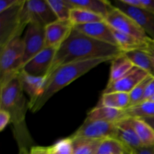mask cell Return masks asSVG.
Masks as SVG:
<instances>
[{
	"label": "cell",
	"mask_w": 154,
	"mask_h": 154,
	"mask_svg": "<svg viewBox=\"0 0 154 154\" xmlns=\"http://www.w3.org/2000/svg\"><path fill=\"white\" fill-rule=\"evenodd\" d=\"M105 21L115 31L135 36L142 40H149L144 30L128 14L114 7L105 18Z\"/></svg>",
	"instance_id": "52a82bcc"
},
{
	"label": "cell",
	"mask_w": 154,
	"mask_h": 154,
	"mask_svg": "<svg viewBox=\"0 0 154 154\" xmlns=\"http://www.w3.org/2000/svg\"><path fill=\"white\" fill-rule=\"evenodd\" d=\"M135 67L132 62L124 55V54L114 58L111 61L109 80L107 85L119 81L127 75Z\"/></svg>",
	"instance_id": "ffe728a7"
},
{
	"label": "cell",
	"mask_w": 154,
	"mask_h": 154,
	"mask_svg": "<svg viewBox=\"0 0 154 154\" xmlns=\"http://www.w3.org/2000/svg\"><path fill=\"white\" fill-rule=\"evenodd\" d=\"M112 60L111 59L105 58L96 59L69 63L56 69L51 75L47 77L43 92L34 105L32 107L30 111L32 113L38 111L57 92L69 86L71 83L87 74L96 66L106 62H111Z\"/></svg>",
	"instance_id": "3957f363"
},
{
	"label": "cell",
	"mask_w": 154,
	"mask_h": 154,
	"mask_svg": "<svg viewBox=\"0 0 154 154\" xmlns=\"http://www.w3.org/2000/svg\"><path fill=\"white\" fill-rule=\"evenodd\" d=\"M148 76H150L148 73L138 68L134 67L132 71H130L121 79L113 84L107 85L102 93H114V92L130 93L138 84H139Z\"/></svg>",
	"instance_id": "4fadbf2b"
},
{
	"label": "cell",
	"mask_w": 154,
	"mask_h": 154,
	"mask_svg": "<svg viewBox=\"0 0 154 154\" xmlns=\"http://www.w3.org/2000/svg\"><path fill=\"white\" fill-rule=\"evenodd\" d=\"M74 26L69 20H57L45 27V48H57L66 41Z\"/></svg>",
	"instance_id": "5bb4252c"
},
{
	"label": "cell",
	"mask_w": 154,
	"mask_h": 154,
	"mask_svg": "<svg viewBox=\"0 0 154 154\" xmlns=\"http://www.w3.org/2000/svg\"><path fill=\"white\" fill-rule=\"evenodd\" d=\"M25 0L0 13V48L17 37H21L29 23L24 13Z\"/></svg>",
	"instance_id": "5b68a950"
},
{
	"label": "cell",
	"mask_w": 154,
	"mask_h": 154,
	"mask_svg": "<svg viewBox=\"0 0 154 154\" xmlns=\"http://www.w3.org/2000/svg\"><path fill=\"white\" fill-rule=\"evenodd\" d=\"M129 150H131L132 154H154V147H142L138 149H135V150H131V149Z\"/></svg>",
	"instance_id": "d590c367"
},
{
	"label": "cell",
	"mask_w": 154,
	"mask_h": 154,
	"mask_svg": "<svg viewBox=\"0 0 154 154\" xmlns=\"http://www.w3.org/2000/svg\"><path fill=\"white\" fill-rule=\"evenodd\" d=\"M72 8H81L105 18L114 8L111 2L106 0H68Z\"/></svg>",
	"instance_id": "e0dca14e"
},
{
	"label": "cell",
	"mask_w": 154,
	"mask_h": 154,
	"mask_svg": "<svg viewBox=\"0 0 154 154\" xmlns=\"http://www.w3.org/2000/svg\"><path fill=\"white\" fill-rule=\"evenodd\" d=\"M114 37L117 42L118 47L123 53L137 50H146L151 38L149 40H142L130 35L119 32L113 29Z\"/></svg>",
	"instance_id": "d6986e66"
},
{
	"label": "cell",
	"mask_w": 154,
	"mask_h": 154,
	"mask_svg": "<svg viewBox=\"0 0 154 154\" xmlns=\"http://www.w3.org/2000/svg\"><path fill=\"white\" fill-rule=\"evenodd\" d=\"M153 78H154V77L150 76V75L147 77V78H146L144 81H142L139 84H138L132 90V91L129 93L130 104H129V108L135 106V105H138V104L142 102L146 88H147V85H148V84L150 83V81H151Z\"/></svg>",
	"instance_id": "f1b7e54d"
},
{
	"label": "cell",
	"mask_w": 154,
	"mask_h": 154,
	"mask_svg": "<svg viewBox=\"0 0 154 154\" xmlns=\"http://www.w3.org/2000/svg\"><path fill=\"white\" fill-rule=\"evenodd\" d=\"M129 93L114 92L102 93L98 106H105L119 110H126L129 107Z\"/></svg>",
	"instance_id": "7402d4cb"
},
{
	"label": "cell",
	"mask_w": 154,
	"mask_h": 154,
	"mask_svg": "<svg viewBox=\"0 0 154 154\" xmlns=\"http://www.w3.org/2000/svg\"><path fill=\"white\" fill-rule=\"evenodd\" d=\"M23 38L24 45L23 66L45 48V27L37 23H29Z\"/></svg>",
	"instance_id": "ba28073f"
},
{
	"label": "cell",
	"mask_w": 154,
	"mask_h": 154,
	"mask_svg": "<svg viewBox=\"0 0 154 154\" xmlns=\"http://www.w3.org/2000/svg\"><path fill=\"white\" fill-rule=\"evenodd\" d=\"M71 139L72 141V154H96L98 147L102 141L87 138Z\"/></svg>",
	"instance_id": "d4e9b609"
},
{
	"label": "cell",
	"mask_w": 154,
	"mask_h": 154,
	"mask_svg": "<svg viewBox=\"0 0 154 154\" xmlns=\"http://www.w3.org/2000/svg\"><path fill=\"white\" fill-rule=\"evenodd\" d=\"M22 0H1L0 1V13L19 4Z\"/></svg>",
	"instance_id": "836d02e7"
},
{
	"label": "cell",
	"mask_w": 154,
	"mask_h": 154,
	"mask_svg": "<svg viewBox=\"0 0 154 154\" xmlns=\"http://www.w3.org/2000/svg\"><path fill=\"white\" fill-rule=\"evenodd\" d=\"M122 54L118 47L95 40L73 28L69 37L59 47L47 77L63 65L96 59L114 60Z\"/></svg>",
	"instance_id": "6da1fadb"
},
{
	"label": "cell",
	"mask_w": 154,
	"mask_h": 154,
	"mask_svg": "<svg viewBox=\"0 0 154 154\" xmlns=\"http://www.w3.org/2000/svg\"><path fill=\"white\" fill-rule=\"evenodd\" d=\"M23 38L17 37L0 48V87L19 75L23 57Z\"/></svg>",
	"instance_id": "277c9868"
},
{
	"label": "cell",
	"mask_w": 154,
	"mask_h": 154,
	"mask_svg": "<svg viewBox=\"0 0 154 154\" xmlns=\"http://www.w3.org/2000/svg\"><path fill=\"white\" fill-rule=\"evenodd\" d=\"M130 121L143 147H154V129L153 128L141 118H130Z\"/></svg>",
	"instance_id": "44dd1931"
},
{
	"label": "cell",
	"mask_w": 154,
	"mask_h": 154,
	"mask_svg": "<svg viewBox=\"0 0 154 154\" xmlns=\"http://www.w3.org/2000/svg\"><path fill=\"white\" fill-rule=\"evenodd\" d=\"M111 3L114 7L130 16L144 30L147 35L152 40H154V13L127 5L121 0H114L113 2H111Z\"/></svg>",
	"instance_id": "8fae6325"
},
{
	"label": "cell",
	"mask_w": 154,
	"mask_h": 154,
	"mask_svg": "<svg viewBox=\"0 0 154 154\" xmlns=\"http://www.w3.org/2000/svg\"><path fill=\"white\" fill-rule=\"evenodd\" d=\"M48 2L58 20H69L72 7L68 0H48Z\"/></svg>",
	"instance_id": "83f0119b"
},
{
	"label": "cell",
	"mask_w": 154,
	"mask_h": 154,
	"mask_svg": "<svg viewBox=\"0 0 154 154\" xmlns=\"http://www.w3.org/2000/svg\"><path fill=\"white\" fill-rule=\"evenodd\" d=\"M0 109L10 114L14 136L19 149H29L32 143L26 124V113L29 109V102L24 96L19 75L0 87Z\"/></svg>",
	"instance_id": "7a4b0ae2"
},
{
	"label": "cell",
	"mask_w": 154,
	"mask_h": 154,
	"mask_svg": "<svg viewBox=\"0 0 154 154\" xmlns=\"http://www.w3.org/2000/svg\"><path fill=\"white\" fill-rule=\"evenodd\" d=\"M29 154H49V147L32 146Z\"/></svg>",
	"instance_id": "e575fe53"
},
{
	"label": "cell",
	"mask_w": 154,
	"mask_h": 154,
	"mask_svg": "<svg viewBox=\"0 0 154 154\" xmlns=\"http://www.w3.org/2000/svg\"><path fill=\"white\" fill-rule=\"evenodd\" d=\"M127 148L116 138L102 140L96 154H124Z\"/></svg>",
	"instance_id": "4316f807"
},
{
	"label": "cell",
	"mask_w": 154,
	"mask_h": 154,
	"mask_svg": "<svg viewBox=\"0 0 154 154\" xmlns=\"http://www.w3.org/2000/svg\"><path fill=\"white\" fill-rule=\"evenodd\" d=\"M49 154H72V141L70 137L59 140L49 147Z\"/></svg>",
	"instance_id": "f546056e"
},
{
	"label": "cell",
	"mask_w": 154,
	"mask_h": 154,
	"mask_svg": "<svg viewBox=\"0 0 154 154\" xmlns=\"http://www.w3.org/2000/svg\"><path fill=\"white\" fill-rule=\"evenodd\" d=\"M153 96H154V78H152V80L150 81L148 85H147L145 92H144V97H143L142 102H146V101H149L152 97H153Z\"/></svg>",
	"instance_id": "d6a6232c"
},
{
	"label": "cell",
	"mask_w": 154,
	"mask_h": 154,
	"mask_svg": "<svg viewBox=\"0 0 154 154\" xmlns=\"http://www.w3.org/2000/svg\"><path fill=\"white\" fill-rule=\"evenodd\" d=\"M124 55L132 62L135 67L148 73L154 77V67L151 58L146 50H137L123 53Z\"/></svg>",
	"instance_id": "603a6c76"
},
{
	"label": "cell",
	"mask_w": 154,
	"mask_h": 154,
	"mask_svg": "<svg viewBox=\"0 0 154 154\" xmlns=\"http://www.w3.org/2000/svg\"><path fill=\"white\" fill-rule=\"evenodd\" d=\"M23 10L29 23H37L46 27L58 20L48 0H27Z\"/></svg>",
	"instance_id": "9c48e42d"
},
{
	"label": "cell",
	"mask_w": 154,
	"mask_h": 154,
	"mask_svg": "<svg viewBox=\"0 0 154 154\" xmlns=\"http://www.w3.org/2000/svg\"><path fill=\"white\" fill-rule=\"evenodd\" d=\"M74 28L95 40L118 47L112 28L105 20L84 25L75 26Z\"/></svg>",
	"instance_id": "7c38bea8"
},
{
	"label": "cell",
	"mask_w": 154,
	"mask_h": 154,
	"mask_svg": "<svg viewBox=\"0 0 154 154\" xmlns=\"http://www.w3.org/2000/svg\"><path fill=\"white\" fill-rule=\"evenodd\" d=\"M18 154H29V150L26 148L19 149V153Z\"/></svg>",
	"instance_id": "f35d334b"
},
{
	"label": "cell",
	"mask_w": 154,
	"mask_h": 154,
	"mask_svg": "<svg viewBox=\"0 0 154 154\" xmlns=\"http://www.w3.org/2000/svg\"><path fill=\"white\" fill-rule=\"evenodd\" d=\"M124 4L154 13V0H121Z\"/></svg>",
	"instance_id": "4dcf8cb0"
},
{
	"label": "cell",
	"mask_w": 154,
	"mask_h": 154,
	"mask_svg": "<svg viewBox=\"0 0 154 154\" xmlns=\"http://www.w3.org/2000/svg\"><path fill=\"white\" fill-rule=\"evenodd\" d=\"M146 51H147V53H148L149 55H150V58H151L152 63H153L154 67V40H152L151 39V40L150 41Z\"/></svg>",
	"instance_id": "8d00e7d4"
},
{
	"label": "cell",
	"mask_w": 154,
	"mask_h": 154,
	"mask_svg": "<svg viewBox=\"0 0 154 154\" xmlns=\"http://www.w3.org/2000/svg\"><path fill=\"white\" fill-rule=\"evenodd\" d=\"M69 20L72 23V25L75 26L100 22V21L105 20V18L93 12L89 11L84 9L74 8L71 11Z\"/></svg>",
	"instance_id": "cb8c5ba5"
},
{
	"label": "cell",
	"mask_w": 154,
	"mask_h": 154,
	"mask_svg": "<svg viewBox=\"0 0 154 154\" xmlns=\"http://www.w3.org/2000/svg\"><path fill=\"white\" fill-rule=\"evenodd\" d=\"M149 101H152V102H154V96H153V97H152L151 99H150Z\"/></svg>",
	"instance_id": "60d3db41"
},
{
	"label": "cell",
	"mask_w": 154,
	"mask_h": 154,
	"mask_svg": "<svg viewBox=\"0 0 154 154\" xmlns=\"http://www.w3.org/2000/svg\"><path fill=\"white\" fill-rule=\"evenodd\" d=\"M11 123V115L8 111L0 109V131H3Z\"/></svg>",
	"instance_id": "1f68e13d"
},
{
	"label": "cell",
	"mask_w": 154,
	"mask_h": 154,
	"mask_svg": "<svg viewBox=\"0 0 154 154\" xmlns=\"http://www.w3.org/2000/svg\"><path fill=\"white\" fill-rule=\"evenodd\" d=\"M117 133V123L85 120L70 138L104 140L106 138H116Z\"/></svg>",
	"instance_id": "8992f818"
},
{
	"label": "cell",
	"mask_w": 154,
	"mask_h": 154,
	"mask_svg": "<svg viewBox=\"0 0 154 154\" xmlns=\"http://www.w3.org/2000/svg\"><path fill=\"white\" fill-rule=\"evenodd\" d=\"M20 79L24 93L29 98V109H31L37 99L40 97L45 88L47 77L35 76L21 70L19 73Z\"/></svg>",
	"instance_id": "9a60e30c"
},
{
	"label": "cell",
	"mask_w": 154,
	"mask_h": 154,
	"mask_svg": "<svg viewBox=\"0 0 154 154\" xmlns=\"http://www.w3.org/2000/svg\"><path fill=\"white\" fill-rule=\"evenodd\" d=\"M126 118L125 110L115 109L105 106H96L89 111L85 120L117 123Z\"/></svg>",
	"instance_id": "ac0fdd59"
},
{
	"label": "cell",
	"mask_w": 154,
	"mask_h": 154,
	"mask_svg": "<svg viewBox=\"0 0 154 154\" xmlns=\"http://www.w3.org/2000/svg\"><path fill=\"white\" fill-rule=\"evenodd\" d=\"M117 138L123 145L131 150L142 147L143 145L131 124L130 118H126L117 123Z\"/></svg>",
	"instance_id": "2e32d148"
},
{
	"label": "cell",
	"mask_w": 154,
	"mask_h": 154,
	"mask_svg": "<svg viewBox=\"0 0 154 154\" xmlns=\"http://www.w3.org/2000/svg\"><path fill=\"white\" fill-rule=\"evenodd\" d=\"M144 120H145L150 126L154 129V117H144V118H141Z\"/></svg>",
	"instance_id": "74e56055"
},
{
	"label": "cell",
	"mask_w": 154,
	"mask_h": 154,
	"mask_svg": "<svg viewBox=\"0 0 154 154\" xmlns=\"http://www.w3.org/2000/svg\"><path fill=\"white\" fill-rule=\"evenodd\" d=\"M126 118H144L154 117V102L146 101L125 110Z\"/></svg>",
	"instance_id": "484cf974"
},
{
	"label": "cell",
	"mask_w": 154,
	"mask_h": 154,
	"mask_svg": "<svg viewBox=\"0 0 154 154\" xmlns=\"http://www.w3.org/2000/svg\"><path fill=\"white\" fill-rule=\"evenodd\" d=\"M126 148H127V147H126ZM124 154H131V153H130V150H129V149H128L127 148V150H126V151L125 152V153Z\"/></svg>",
	"instance_id": "ab89813d"
},
{
	"label": "cell",
	"mask_w": 154,
	"mask_h": 154,
	"mask_svg": "<svg viewBox=\"0 0 154 154\" xmlns=\"http://www.w3.org/2000/svg\"><path fill=\"white\" fill-rule=\"evenodd\" d=\"M57 50V48L46 47L28 63H26L21 70L35 76L47 77Z\"/></svg>",
	"instance_id": "30bf717a"
},
{
	"label": "cell",
	"mask_w": 154,
	"mask_h": 154,
	"mask_svg": "<svg viewBox=\"0 0 154 154\" xmlns=\"http://www.w3.org/2000/svg\"><path fill=\"white\" fill-rule=\"evenodd\" d=\"M128 149H129V148H128ZM130 153H131V154H132V152H131V150H130Z\"/></svg>",
	"instance_id": "b9f144b4"
}]
</instances>
